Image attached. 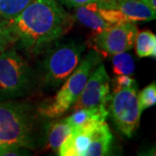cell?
Instances as JSON below:
<instances>
[{
    "label": "cell",
    "instance_id": "obj_1",
    "mask_svg": "<svg viewBox=\"0 0 156 156\" xmlns=\"http://www.w3.org/2000/svg\"><path fill=\"white\" fill-rule=\"evenodd\" d=\"M74 21L58 1L33 0L6 22L14 37L12 46L29 56H38L69 32Z\"/></svg>",
    "mask_w": 156,
    "mask_h": 156
},
{
    "label": "cell",
    "instance_id": "obj_2",
    "mask_svg": "<svg viewBox=\"0 0 156 156\" xmlns=\"http://www.w3.org/2000/svg\"><path fill=\"white\" fill-rule=\"evenodd\" d=\"M38 115L27 102L0 101V153L9 147L35 149L40 135Z\"/></svg>",
    "mask_w": 156,
    "mask_h": 156
},
{
    "label": "cell",
    "instance_id": "obj_3",
    "mask_svg": "<svg viewBox=\"0 0 156 156\" xmlns=\"http://www.w3.org/2000/svg\"><path fill=\"white\" fill-rule=\"evenodd\" d=\"M86 45L75 39L56 42L42 54L37 80L47 89H57L77 67Z\"/></svg>",
    "mask_w": 156,
    "mask_h": 156
},
{
    "label": "cell",
    "instance_id": "obj_4",
    "mask_svg": "<svg viewBox=\"0 0 156 156\" xmlns=\"http://www.w3.org/2000/svg\"><path fill=\"white\" fill-rule=\"evenodd\" d=\"M37 83V72L14 46L0 52V101L24 98Z\"/></svg>",
    "mask_w": 156,
    "mask_h": 156
},
{
    "label": "cell",
    "instance_id": "obj_5",
    "mask_svg": "<svg viewBox=\"0 0 156 156\" xmlns=\"http://www.w3.org/2000/svg\"><path fill=\"white\" fill-rule=\"evenodd\" d=\"M100 62H101L100 52L95 50H90L60 86L61 88L55 96L44 101L37 108L41 117L58 118L71 108L82 93L90 74Z\"/></svg>",
    "mask_w": 156,
    "mask_h": 156
},
{
    "label": "cell",
    "instance_id": "obj_6",
    "mask_svg": "<svg viewBox=\"0 0 156 156\" xmlns=\"http://www.w3.org/2000/svg\"><path fill=\"white\" fill-rule=\"evenodd\" d=\"M109 109L120 133L131 138L140 122L142 110L138 100V85L114 91L110 95Z\"/></svg>",
    "mask_w": 156,
    "mask_h": 156
},
{
    "label": "cell",
    "instance_id": "obj_7",
    "mask_svg": "<svg viewBox=\"0 0 156 156\" xmlns=\"http://www.w3.org/2000/svg\"><path fill=\"white\" fill-rule=\"evenodd\" d=\"M137 33L138 29L134 23H120L96 32L94 44L97 51L115 55L132 50Z\"/></svg>",
    "mask_w": 156,
    "mask_h": 156
},
{
    "label": "cell",
    "instance_id": "obj_8",
    "mask_svg": "<svg viewBox=\"0 0 156 156\" xmlns=\"http://www.w3.org/2000/svg\"><path fill=\"white\" fill-rule=\"evenodd\" d=\"M110 77L100 62L90 74L73 109L82 108H107L110 99Z\"/></svg>",
    "mask_w": 156,
    "mask_h": 156
},
{
    "label": "cell",
    "instance_id": "obj_9",
    "mask_svg": "<svg viewBox=\"0 0 156 156\" xmlns=\"http://www.w3.org/2000/svg\"><path fill=\"white\" fill-rule=\"evenodd\" d=\"M98 1L103 5L121 11L127 17L128 22H149L156 17V11L151 9L143 0Z\"/></svg>",
    "mask_w": 156,
    "mask_h": 156
},
{
    "label": "cell",
    "instance_id": "obj_10",
    "mask_svg": "<svg viewBox=\"0 0 156 156\" xmlns=\"http://www.w3.org/2000/svg\"><path fill=\"white\" fill-rule=\"evenodd\" d=\"M98 124L73 128L71 133L58 148L57 154L60 156H85L91 134Z\"/></svg>",
    "mask_w": 156,
    "mask_h": 156
},
{
    "label": "cell",
    "instance_id": "obj_11",
    "mask_svg": "<svg viewBox=\"0 0 156 156\" xmlns=\"http://www.w3.org/2000/svg\"><path fill=\"white\" fill-rule=\"evenodd\" d=\"M113 134L106 122L99 123L93 130L85 156H103L110 154Z\"/></svg>",
    "mask_w": 156,
    "mask_h": 156
},
{
    "label": "cell",
    "instance_id": "obj_12",
    "mask_svg": "<svg viewBox=\"0 0 156 156\" xmlns=\"http://www.w3.org/2000/svg\"><path fill=\"white\" fill-rule=\"evenodd\" d=\"M73 17L81 24L96 32L113 26L101 16L96 8V2L74 8Z\"/></svg>",
    "mask_w": 156,
    "mask_h": 156
},
{
    "label": "cell",
    "instance_id": "obj_13",
    "mask_svg": "<svg viewBox=\"0 0 156 156\" xmlns=\"http://www.w3.org/2000/svg\"><path fill=\"white\" fill-rule=\"evenodd\" d=\"M108 116L107 108H82L75 109V112L64 120L72 128L86 126L106 122Z\"/></svg>",
    "mask_w": 156,
    "mask_h": 156
},
{
    "label": "cell",
    "instance_id": "obj_14",
    "mask_svg": "<svg viewBox=\"0 0 156 156\" xmlns=\"http://www.w3.org/2000/svg\"><path fill=\"white\" fill-rule=\"evenodd\" d=\"M72 129V127L64 119L52 123L48 131L47 147L57 152L62 143L71 133Z\"/></svg>",
    "mask_w": 156,
    "mask_h": 156
},
{
    "label": "cell",
    "instance_id": "obj_15",
    "mask_svg": "<svg viewBox=\"0 0 156 156\" xmlns=\"http://www.w3.org/2000/svg\"><path fill=\"white\" fill-rule=\"evenodd\" d=\"M135 52L137 56L143 57L156 56V36L151 30H145L137 33L134 41Z\"/></svg>",
    "mask_w": 156,
    "mask_h": 156
},
{
    "label": "cell",
    "instance_id": "obj_16",
    "mask_svg": "<svg viewBox=\"0 0 156 156\" xmlns=\"http://www.w3.org/2000/svg\"><path fill=\"white\" fill-rule=\"evenodd\" d=\"M113 71L116 75L132 76L135 69V65L133 57L127 51L112 55Z\"/></svg>",
    "mask_w": 156,
    "mask_h": 156
},
{
    "label": "cell",
    "instance_id": "obj_17",
    "mask_svg": "<svg viewBox=\"0 0 156 156\" xmlns=\"http://www.w3.org/2000/svg\"><path fill=\"white\" fill-rule=\"evenodd\" d=\"M33 0H0V20L9 21L16 17Z\"/></svg>",
    "mask_w": 156,
    "mask_h": 156
},
{
    "label": "cell",
    "instance_id": "obj_18",
    "mask_svg": "<svg viewBox=\"0 0 156 156\" xmlns=\"http://www.w3.org/2000/svg\"><path fill=\"white\" fill-rule=\"evenodd\" d=\"M138 100L141 110H145L156 103V84L154 82L147 85L138 93Z\"/></svg>",
    "mask_w": 156,
    "mask_h": 156
},
{
    "label": "cell",
    "instance_id": "obj_19",
    "mask_svg": "<svg viewBox=\"0 0 156 156\" xmlns=\"http://www.w3.org/2000/svg\"><path fill=\"white\" fill-rule=\"evenodd\" d=\"M14 37L6 21L0 20V52L12 46Z\"/></svg>",
    "mask_w": 156,
    "mask_h": 156
},
{
    "label": "cell",
    "instance_id": "obj_20",
    "mask_svg": "<svg viewBox=\"0 0 156 156\" xmlns=\"http://www.w3.org/2000/svg\"><path fill=\"white\" fill-rule=\"evenodd\" d=\"M114 85H115L114 91H116L121 89H127V88L134 87L135 85H137V83L131 76L120 75V76H117L115 79Z\"/></svg>",
    "mask_w": 156,
    "mask_h": 156
},
{
    "label": "cell",
    "instance_id": "obj_21",
    "mask_svg": "<svg viewBox=\"0 0 156 156\" xmlns=\"http://www.w3.org/2000/svg\"><path fill=\"white\" fill-rule=\"evenodd\" d=\"M98 0H59V2L69 8H76L79 6L86 5L90 3L97 2Z\"/></svg>",
    "mask_w": 156,
    "mask_h": 156
},
{
    "label": "cell",
    "instance_id": "obj_22",
    "mask_svg": "<svg viewBox=\"0 0 156 156\" xmlns=\"http://www.w3.org/2000/svg\"><path fill=\"white\" fill-rule=\"evenodd\" d=\"M147 5L153 9L154 11H156V0H143Z\"/></svg>",
    "mask_w": 156,
    "mask_h": 156
},
{
    "label": "cell",
    "instance_id": "obj_23",
    "mask_svg": "<svg viewBox=\"0 0 156 156\" xmlns=\"http://www.w3.org/2000/svg\"><path fill=\"white\" fill-rule=\"evenodd\" d=\"M100 1H110V0H100Z\"/></svg>",
    "mask_w": 156,
    "mask_h": 156
}]
</instances>
